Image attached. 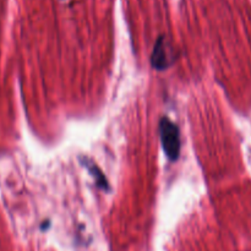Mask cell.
Segmentation results:
<instances>
[{
  "instance_id": "1",
  "label": "cell",
  "mask_w": 251,
  "mask_h": 251,
  "mask_svg": "<svg viewBox=\"0 0 251 251\" xmlns=\"http://www.w3.org/2000/svg\"><path fill=\"white\" fill-rule=\"evenodd\" d=\"M159 132L166 154L172 161H176L180 154V132L178 126L172 120L164 117L159 123Z\"/></svg>"
},
{
  "instance_id": "2",
  "label": "cell",
  "mask_w": 251,
  "mask_h": 251,
  "mask_svg": "<svg viewBox=\"0 0 251 251\" xmlns=\"http://www.w3.org/2000/svg\"><path fill=\"white\" fill-rule=\"evenodd\" d=\"M168 53H167L166 39L163 37L158 39L154 44L153 54H152V65L157 70H163L169 64Z\"/></svg>"
}]
</instances>
